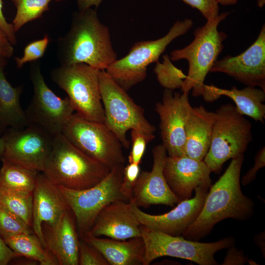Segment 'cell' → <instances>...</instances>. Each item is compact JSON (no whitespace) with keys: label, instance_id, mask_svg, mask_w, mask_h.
<instances>
[{"label":"cell","instance_id":"obj_12","mask_svg":"<svg viewBox=\"0 0 265 265\" xmlns=\"http://www.w3.org/2000/svg\"><path fill=\"white\" fill-rule=\"evenodd\" d=\"M29 77L33 95L25 111L30 124L41 127L54 136L61 133L75 112L68 97L61 98L50 89L38 62L31 64Z\"/></svg>","mask_w":265,"mask_h":265},{"label":"cell","instance_id":"obj_11","mask_svg":"<svg viewBox=\"0 0 265 265\" xmlns=\"http://www.w3.org/2000/svg\"><path fill=\"white\" fill-rule=\"evenodd\" d=\"M61 133L77 148L110 170L126 162L123 147L104 123L88 120L76 112Z\"/></svg>","mask_w":265,"mask_h":265},{"label":"cell","instance_id":"obj_16","mask_svg":"<svg viewBox=\"0 0 265 265\" xmlns=\"http://www.w3.org/2000/svg\"><path fill=\"white\" fill-rule=\"evenodd\" d=\"M209 190L197 187L193 198L180 201L170 211L160 215L147 213L129 202L139 223L153 230L173 236H182L199 214Z\"/></svg>","mask_w":265,"mask_h":265},{"label":"cell","instance_id":"obj_42","mask_svg":"<svg viewBox=\"0 0 265 265\" xmlns=\"http://www.w3.org/2000/svg\"><path fill=\"white\" fill-rule=\"evenodd\" d=\"M103 0H77L80 11L85 10L92 6L97 8Z\"/></svg>","mask_w":265,"mask_h":265},{"label":"cell","instance_id":"obj_2","mask_svg":"<svg viewBox=\"0 0 265 265\" xmlns=\"http://www.w3.org/2000/svg\"><path fill=\"white\" fill-rule=\"evenodd\" d=\"M61 65L87 64L105 70L117 58L108 28L91 8L73 15L69 31L57 43Z\"/></svg>","mask_w":265,"mask_h":265},{"label":"cell","instance_id":"obj_7","mask_svg":"<svg viewBox=\"0 0 265 265\" xmlns=\"http://www.w3.org/2000/svg\"><path fill=\"white\" fill-rule=\"evenodd\" d=\"M193 25L189 19L177 21L164 36L155 40L135 43L128 53L117 59L106 69V72L121 87L128 91L145 80L147 67L152 63H157L169 44L186 33Z\"/></svg>","mask_w":265,"mask_h":265},{"label":"cell","instance_id":"obj_39","mask_svg":"<svg viewBox=\"0 0 265 265\" xmlns=\"http://www.w3.org/2000/svg\"><path fill=\"white\" fill-rule=\"evenodd\" d=\"M0 27L6 35L11 44L14 45L17 43L16 31L12 24L6 21L2 13V1L0 0Z\"/></svg>","mask_w":265,"mask_h":265},{"label":"cell","instance_id":"obj_31","mask_svg":"<svg viewBox=\"0 0 265 265\" xmlns=\"http://www.w3.org/2000/svg\"><path fill=\"white\" fill-rule=\"evenodd\" d=\"M31 227L21 217L0 205V236L2 239L23 234H31Z\"/></svg>","mask_w":265,"mask_h":265},{"label":"cell","instance_id":"obj_10","mask_svg":"<svg viewBox=\"0 0 265 265\" xmlns=\"http://www.w3.org/2000/svg\"><path fill=\"white\" fill-rule=\"evenodd\" d=\"M124 165L112 169L106 177L90 188L73 190L58 186L75 219L81 237L89 232L98 215L116 200L129 202L120 191Z\"/></svg>","mask_w":265,"mask_h":265},{"label":"cell","instance_id":"obj_29","mask_svg":"<svg viewBox=\"0 0 265 265\" xmlns=\"http://www.w3.org/2000/svg\"><path fill=\"white\" fill-rule=\"evenodd\" d=\"M12 0L17 10L12 23L16 32L27 23L41 18L44 12L49 11V4L51 1L58 2L65 0Z\"/></svg>","mask_w":265,"mask_h":265},{"label":"cell","instance_id":"obj_4","mask_svg":"<svg viewBox=\"0 0 265 265\" xmlns=\"http://www.w3.org/2000/svg\"><path fill=\"white\" fill-rule=\"evenodd\" d=\"M229 12H223L214 20L207 21L202 26L197 28L193 40L181 49L170 53L172 61L186 59L188 69L181 88V92L191 91L194 97L203 96L206 90L204 81L207 74L224 48L223 42L227 34L218 30L219 24L228 16Z\"/></svg>","mask_w":265,"mask_h":265},{"label":"cell","instance_id":"obj_43","mask_svg":"<svg viewBox=\"0 0 265 265\" xmlns=\"http://www.w3.org/2000/svg\"><path fill=\"white\" fill-rule=\"evenodd\" d=\"M256 244L259 247L261 251L265 255V232H262L254 238Z\"/></svg>","mask_w":265,"mask_h":265},{"label":"cell","instance_id":"obj_45","mask_svg":"<svg viewBox=\"0 0 265 265\" xmlns=\"http://www.w3.org/2000/svg\"><path fill=\"white\" fill-rule=\"evenodd\" d=\"M4 149V138L3 136L0 138V157L1 158Z\"/></svg>","mask_w":265,"mask_h":265},{"label":"cell","instance_id":"obj_44","mask_svg":"<svg viewBox=\"0 0 265 265\" xmlns=\"http://www.w3.org/2000/svg\"><path fill=\"white\" fill-rule=\"evenodd\" d=\"M218 4L222 5H233L238 2V0H216Z\"/></svg>","mask_w":265,"mask_h":265},{"label":"cell","instance_id":"obj_34","mask_svg":"<svg viewBox=\"0 0 265 265\" xmlns=\"http://www.w3.org/2000/svg\"><path fill=\"white\" fill-rule=\"evenodd\" d=\"M79 265H109L103 255L82 238L80 240Z\"/></svg>","mask_w":265,"mask_h":265},{"label":"cell","instance_id":"obj_17","mask_svg":"<svg viewBox=\"0 0 265 265\" xmlns=\"http://www.w3.org/2000/svg\"><path fill=\"white\" fill-rule=\"evenodd\" d=\"M152 155V168L150 171L140 172L129 202L139 208L159 204L174 207L180 201L170 189L164 175L166 150L162 144H159L153 149Z\"/></svg>","mask_w":265,"mask_h":265},{"label":"cell","instance_id":"obj_27","mask_svg":"<svg viewBox=\"0 0 265 265\" xmlns=\"http://www.w3.org/2000/svg\"><path fill=\"white\" fill-rule=\"evenodd\" d=\"M1 160L0 188L33 192L39 172L4 159Z\"/></svg>","mask_w":265,"mask_h":265},{"label":"cell","instance_id":"obj_9","mask_svg":"<svg viewBox=\"0 0 265 265\" xmlns=\"http://www.w3.org/2000/svg\"><path fill=\"white\" fill-rule=\"evenodd\" d=\"M141 237L145 247L143 265H149L155 259L170 256L189 260L200 265H217L214 254L234 245L233 237L213 242H200L173 236L140 224Z\"/></svg>","mask_w":265,"mask_h":265},{"label":"cell","instance_id":"obj_46","mask_svg":"<svg viewBox=\"0 0 265 265\" xmlns=\"http://www.w3.org/2000/svg\"><path fill=\"white\" fill-rule=\"evenodd\" d=\"M257 0L258 6L259 7L262 8L264 6L265 4V0Z\"/></svg>","mask_w":265,"mask_h":265},{"label":"cell","instance_id":"obj_24","mask_svg":"<svg viewBox=\"0 0 265 265\" xmlns=\"http://www.w3.org/2000/svg\"><path fill=\"white\" fill-rule=\"evenodd\" d=\"M207 102H212L222 96L230 98L235 104L238 112L256 121L264 123L265 118V91L255 87L247 86L238 89L233 86L230 89H222L212 84H206Z\"/></svg>","mask_w":265,"mask_h":265},{"label":"cell","instance_id":"obj_15","mask_svg":"<svg viewBox=\"0 0 265 265\" xmlns=\"http://www.w3.org/2000/svg\"><path fill=\"white\" fill-rule=\"evenodd\" d=\"M210 72L224 73L248 86H258L265 91V25L256 40L244 52L217 60Z\"/></svg>","mask_w":265,"mask_h":265},{"label":"cell","instance_id":"obj_41","mask_svg":"<svg viewBox=\"0 0 265 265\" xmlns=\"http://www.w3.org/2000/svg\"><path fill=\"white\" fill-rule=\"evenodd\" d=\"M19 256L12 251L0 236V265H6Z\"/></svg>","mask_w":265,"mask_h":265},{"label":"cell","instance_id":"obj_36","mask_svg":"<svg viewBox=\"0 0 265 265\" xmlns=\"http://www.w3.org/2000/svg\"><path fill=\"white\" fill-rule=\"evenodd\" d=\"M193 8L198 10L207 21L215 19L219 14L216 0H182Z\"/></svg>","mask_w":265,"mask_h":265},{"label":"cell","instance_id":"obj_8","mask_svg":"<svg viewBox=\"0 0 265 265\" xmlns=\"http://www.w3.org/2000/svg\"><path fill=\"white\" fill-rule=\"evenodd\" d=\"M99 70L84 63L61 65L53 69V81L66 92L75 111L92 121L104 123Z\"/></svg>","mask_w":265,"mask_h":265},{"label":"cell","instance_id":"obj_28","mask_svg":"<svg viewBox=\"0 0 265 265\" xmlns=\"http://www.w3.org/2000/svg\"><path fill=\"white\" fill-rule=\"evenodd\" d=\"M33 192L0 188V205L16 214L32 228Z\"/></svg>","mask_w":265,"mask_h":265},{"label":"cell","instance_id":"obj_13","mask_svg":"<svg viewBox=\"0 0 265 265\" xmlns=\"http://www.w3.org/2000/svg\"><path fill=\"white\" fill-rule=\"evenodd\" d=\"M1 159L43 172L52 151L54 136L33 124L21 129L10 128L3 135Z\"/></svg>","mask_w":265,"mask_h":265},{"label":"cell","instance_id":"obj_47","mask_svg":"<svg viewBox=\"0 0 265 265\" xmlns=\"http://www.w3.org/2000/svg\"><path fill=\"white\" fill-rule=\"evenodd\" d=\"M1 57H0V58Z\"/></svg>","mask_w":265,"mask_h":265},{"label":"cell","instance_id":"obj_37","mask_svg":"<svg viewBox=\"0 0 265 265\" xmlns=\"http://www.w3.org/2000/svg\"><path fill=\"white\" fill-rule=\"evenodd\" d=\"M265 166V148H261L256 153L255 157L254 165L243 176L241 184L245 186L253 181L256 178L258 171Z\"/></svg>","mask_w":265,"mask_h":265},{"label":"cell","instance_id":"obj_21","mask_svg":"<svg viewBox=\"0 0 265 265\" xmlns=\"http://www.w3.org/2000/svg\"><path fill=\"white\" fill-rule=\"evenodd\" d=\"M71 211H67L54 225L43 223L47 248L60 265H78L80 240Z\"/></svg>","mask_w":265,"mask_h":265},{"label":"cell","instance_id":"obj_35","mask_svg":"<svg viewBox=\"0 0 265 265\" xmlns=\"http://www.w3.org/2000/svg\"><path fill=\"white\" fill-rule=\"evenodd\" d=\"M140 172L139 164L129 163L124 167L120 191L129 202L131 199L132 190Z\"/></svg>","mask_w":265,"mask_h":265},{"label":"cell","instance_id":"obj_22","mask_svg":"<svg viewBox=\"0 0 265 265\" xmlns=\"http://www.w3.org/2000/svg\"><path fill=\"white\" fill-rule=\"evenodd\" d=\"M215 112L202 106L191 107L185 127V156L203 160L211 144Z\"/></svg>","mask_w":265,"mask_h":265},{"label":"cell","instance_id":"obj_6","mask_svg":"<svg viewBox=\"0 0 265 265\" xmlns=\"http://www.w3.org/2000/svg\"><path fill=\"white\" fill-rule=\"evenodd\" d=\"M209 150L204 159L212 172L219 173L230 159L244 154L252 140V124L235 105H221L215 111Z\"/></svg>","mask_w":265,"mask_h":265},{"label":"cell","instance_id":"obj_19","mask_svg":"<svg viewBox=\"0 0 265 265\" xmlns=\"http://www.w3.org/2000/svg\"><path fill=\"white\" fill-rule=\"evenodd\" d=\"M70 208L58 186L43 174L38 173L33 191L32 229L46 247L42 231L43 223L55 225Z\"/></svg>","mask_w":265,"mask_h":265},{"label":"cell","instance_id":"obj_33","mask_svg":"<svg viewBox=\"0 0 265 265\" xmlns=\"http://www.w3.org/2000/svg\"><path fill=\"white\" fill-rule=\"evenodd\" d=\"M49 43V38L46 35L42 39L27 45L24 49L23 56L15 58L17 67L21 68L27 62L35 61L41 58L45 53Z\"/></svg>","mask_w":265,"mask_h":265},{"label":"cell","instance_id":"obj_26","mask_svg":"<svg viewBox=\"0 0 265 265\" xmlns=\"http://www.w3.org/2000/svg\"><path fill=\"white\" fill-rule=\"evenodd\" d=\"M5 244L19 256L38 262L41 265H58L50 251L44 247L34 234H23L3 239Z\"/></svg>","mask_w":265,"mask_h":265},{"label":"cell","instance_id":"obj_23","mask_svg":"<svg viewBox=\"0 0 265 265\" xmlns=\"http://www.w3.org/2000/svg\"><path fill=\"white\" fill-rule=\"evenodd\" d=\"M81 238L96 248L109 265H143L145 247L141 236L117 240L100 238L89 232Z\"/></svg>","mask_w":265,"mask_h":265},{"label":"cell","instance_id":"obj_25","mask_svg":"<svg viewBox=\"0 0 265 265\" xmlns=\"http://www.w3.org/2000/svg\"><path fill=\"white\" fill-rule=\"evenodd\" d=\"M5 58H0V133L8 127L21 129L30 124L20 103L22 86L14 87L6 80L3 69Z\"/></svg>","mask_w":265,"mask_h":265},{"label":"cell","instance_id":"obj_14","mask_svg":"<svg viewBox=\"0 0 265 265\" xmlns=\"http://www.w3.org/2000/svg\"><path fill=\"white\" fill-rule=\"evenodd\" d=\"M191 107L188 93L168 89L163 91L161 102L156 105L162 145L168 156H185V127Z\"/></svg>","mask_w":265,"mask_h":265},{"label":"cell","instance_id":"obj_5","mask_svg":"<svg viewBox=\"0 0 265 265\" xmlns=\"http://www.w3.org/2000/svg\"><path fill=\"white\" fill-rule=\"evenodd\" d=\"M99 83L104 110V123L121 142L129 149L127 137L129 130L141 131L155 136V127L146 118L144 110L136 104L125 90L105 70L98 71Z\"/></svg>","mask_w":265,"mask_h":265},{"label":"cell","instance_id":"obj_30","mask_svg":"<svg viewBox=\"0 0 265 265\" xmlns=\"http://www.w3.org/2000/svg\"><path fill=\"white\" fill-rule=\"evenodd\" d=\"M163 59V63L158 62L154 69L158 81L165 89L181 88L186 75L172 64L169 56L164 55Z\"/></svg>","mask_w":265,"mask_h":265},{"label":"cell","instance_id":"obj_3","mask_svg":"<svg viewBox=\"0 0 265 265\" xmlns=\"http://www.w3.org/2000/svg\"><path fill=\"white\" fill-rule=\"evenodd\" d=\"M110 170L82 152L62 134L54 137L53 148L42 173L53 184L73 190L96 185Z\"/></svg>","mask_w":265,"mask_h":265},{"label":"cell","instance_id":"obj_38","mask_svg":"<svg viewBox=\"0 0 265 265\" xmlns=\"http://www.w3.org/2000/svg\"><path fill=\"white\" fill-rule=\"evenodd\" d=\"M248 261L242 251H238L234 245L228 248L227 255L222 265H243Z\"/></svg>","mask_w":265,"mask_h":265},{"label":"cell","instance_id":"obj_32","mask_svg":"<svg viewBox=\"0 0 265 265\" xmlns=\"http://www.w3.org/2000/svg\"><path fill=\"white\" fill-rule=\"evenodd\" d=\"M132 148L128 156L129 163L140 164L147 144L155 136L149 135L137 130H131Z\"/></svg>","mask_w":265,"mask_h":265},{"label":"cell","instance_id":"obj_20","mask_svg":"<svg viewBox=\"0 0 265 265\" xmlns=\"http://www.w3.org/2000/svg\"><path fill=\"white\" fill-rule=\"evenodd\" d=\"M140 224L132 211L129 202L119 200L106 206L98 215L89 232L117 240L141 236Z\"/></svg>","mask_w":265,"mask_h":265},{"label":"cell","instance_id":"obj_1","mask_svg":"<svg viewBox=\"0 0 265 265\" xmlns=\"http://www.w3.org/2000/svg\"><path fill=\"white\" fill-rule=\"evenodd\" d=\"M243 160V154L232 159L224 174L211 185L199 214L183 235L184 238L199 241L223 220L245 221L252 216L254 203L243 194L240 187Z\"/></svg>","mask_w":265,"mask_h":265},{"label":"cell","instance_id":"obj_40","mask_svg":"<svg viewBox=\"0 0 265 265\" xmlns=\"http://www.w3.org/2000/svg\"><path fill=\"white\" fill-rule=\"evenodd\" d=\"M13 46L0 27V56L5 58L11 57L14 53Z\"/></svg>","mask_w":265,"mask_h":265},{"label":"cell","instance_id":"obj_18","mask_svg":"<svg viewBox=\"0 0 265 265\" xmlns=\"http://www.w3.org/2000/svg\"><path fill=\"white\" fill-rule=\"evenodd\" d=\"M211 172L204 160L186 156H167L163 169L169 186L180 201L190 198L197 187L209 190Z\"/></svg>","mask_w":265,"mask_h":265}]
</instances>
